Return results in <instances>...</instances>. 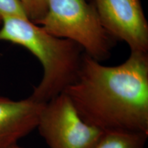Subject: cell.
Returning <instances> with one entry per match:
<instances>
[{
  "label": "cell",
  "instance_id": "cell-6",
  "mask_svg": "<svg viewBox=\"0 0 148 148\" xmlns=\"http://www.w3.org/2000/svg\"><path fill=\"white\" fill-rule=\"evenodd\" d=\"M45 103L29 96L12 100L0 95V148H11L36 128Z\"/></svg>",
  "mask_w": 148,
  "mask_h": 148
},
{
  "label": "cell",
  "instance_id": "cell-7",
  "mask_svg": "<svg viewBox=\"0 0 148 148\" xmlns=\"http://www.w3.org/2000/svg\"><path fill=\"white\" fill-rule=\"evenodd\" d=\"M147 137V132H103L92 148H145Z\"/></svg>",
  "mask_w": 148,
  "mask_h": 148
},
{
  "label": "cell",
  "instance_id": "cell-2",
  "mask_svg": "<svg viewBox=\"0 0 148 148\" xmlns=\"http://www.w3.org/2000/svg\"><path fill=\"white\" fill-rule=\"evenodd\" d=\"M0 41L25 47L41 64L42 77L29 95L40 103L50 100L75 82L84 54L76 42L53 36L27 18H4Z\"/></svg>",
  "mask_w": 148,
  "mask_h": 148
},
{
  "label": "cell",
  "instance_id": "cell-5",
  "mask_svg": "<svg viewBox=\"0 0 148 148\" xmlns=\"http://www.w3.org/2000/svg\"><path fill=\"white\" fill-rule=\"evenodd\" d=\"M101 23L130 51L148 53V23L140 0H94Z\"/></svg>",
  "mask_w": 148,
  "mask_h": 148
},
{
  "label": "cell",
  "instance_id": "cell-4",
  "mask_svg": "<svg viewBox=\"0 0 148 148\" xmlns=\"http://www.w3.org/2000/svg\"><path fill=\"white\" fill-rule=\"evenodd\" d=\"M36 128L49 148H92L103 133L83 121L64 92L44 103Z\"/></svg>",
  "mask_w": 148,
  "mask_h": 148
},
{
  "label": "cell",
  "instance_id": "cell-10",
  "mask_svg": "<svg viewBox=\"0 0 148 148\" xmlns=\"http://www.w3.org/2000/svg\"><path fill=\"white\" fill-rule=\"evenodd\" d=\"M11 148H21V147H18V146H17V145H15V146H14V147H11Z\"/></svg>",
  "mask_w": 148,
  "mask_h": 148
},
{
  "label": "cell",
  "instance_id": "cell-9",
  "mask_svg": "<svg viewBox=\"0 0 148 148\" xmlns=\"http://www.w3.org/2000/svg\"><path fill=\"white\" fill-rule=\"evenodd\" d=\"M8 17L28 18L19 0H0V25Z\"/></svg>",
  "mask_w": 148,
  "mask_h": 148
},
{
  "label": "cell",
  "instance_id": "cell-8",
  "mask_svg": "<svg viewBox=\"0 0 148 148\" xmlns=\"http://www.w3.org/2000/svg\"><path fill=\"white\" fill-rule=\"evenodd\" d=\"M29 21L36 24L47 11V0H19Z\"/></svg>",
  "mask_w": 148,
  "mask_h": 148
},
{
  "label": "cell",
  "instance_id": "cell-3",
  "mask_svg": "<svg viewBox=\"0 0 148 148\" xmlns=\"http://www.w3.org/2000/svg\"><path fill=\"white\" fill-rule=\"evenodd\" d=\"M36 25L53 36L76 42L99 62L110 56L115 42L95 5L86 0H47V12Z\"/></svg>",
  "mask_w": 148,
  "mask_h": 148
},
{
  "label": "cell",
  "instance_id": "cell-1",
  "mask_svg": "<svg viewBox=\"0 0 148 148\" xmlns=\"http://www.w3.org/2000/svg\"><path fill=\"white\" fill-rule=\"evenodd\" d=\"M64 92L83 121L103 132L148 133V53L130 51L116 66L84 53L76 79Z\"/></svg>",
  "mask_w": 148,
  "mask_h": 148
}]
</instances>
